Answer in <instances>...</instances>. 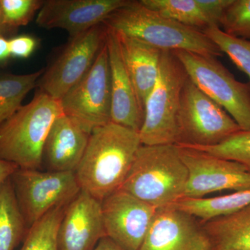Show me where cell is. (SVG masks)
Wrapping results in <instances>:
<instances>
[{
  "mask_svg": "<svg viewBox=\"0 0 250 250\" xmlns=\"http://www.w3.org/2000/svg\"><path fill=\"white\" fill-rule=\"evenodd\" d=\"M106 44L111 75V122L139 132L144 116L140 110L134 85L125 66L118 36L108 28Z\"/></svg>",
  "mask_w": 250,
  "mask_h": 250,
  "instance_id": "obj_16",
  "label": "cell"
},
{
  "mask_svg": "<svg viewBox=\"0 0 250 250\" xmlns=\"http://www.w3.org/2000/svg\"><path fill=\"white\" fill-rule=\"evenodd\" d=\"M116 34L140 110L144 116L146 100L159 76L163 51L143 41Z\"/></svg>",
  "mask_w": 250,
  "mask_h": 250,
  "instance_id": "obj_18",
  "label": "cell"
},
{
  "mask_svg": "<svg viewBox=\"0 0 250 250\" xmlns=\"http://www.w3.org/2000/svg\"><path fill=\"white\" fill-rule=\"evenodd\" d=\"M45 1V0H44ZM43 0H0L6 32L26 26L44 4Z\"/></svg>",
  "mask_w": 250,
  "mask_h": 250,
  "instance_id": "obj_27",
  "label": "cell"
},
{
  "mask_svg": "<svg viewBox=\"0 0 250 250\" xmlns=\"http://www.w3.org/2000/svg\"><path fill=\"white\" fill-rule=\"evenodd\" d=\"M250 205V188L211 198H184L174 205L205 223L222 215L229 214Z\"/></svg>",
  "mask_w": 250,
  "mask_h": 250,
  "instance_id": "obj_21",
  "label": "cell"
},
{
  "mask_svg": "<svg viewBox=\"0 0 250 250\" xmlns=\"http://www.w3.org/2000/svg\"><path fill=\"white\" fill-rule=\"evenodd\" d=\"M233 0H196L210 26L220 27V23L229 6Z\"/></svg>",
  "mask_w": 250,
  "mask_h": 250,
  "instance_id": "obj_29",
  "label": "cell"
},
{
  "mask_svg": "<svg viewBox=\"0 0 250 250\" xmlns=\"http://www.w3.org/2000/svg\"><path fill=\"white\" fill-rule=\"evenodd\" d=\"M91 133L73 118L62 114L54 121L43 151L49 171L75 172L83 158Z\"/></svg>",
  "mask_w": 250,
  "mask_h": 250,
  "instance_id": "obj_17",
  "label": "cell"
},
{
  "mask_svg": "<svg viewBox=\"0 0 250 250\" xmlns=\"http://www.w3.org/2000/svg\"><path fill=\"white\" fill-rule=\"evenodd\" d=\"M142 146L139 133L116 123L95 128L75 171L82 191L103 201L121 187Z\"/></svg>",
  "mask_w": 250,
  "mask_h": 250,
  "instance_id": "obj_1",
  "label": "cell"
},
{
  "mask_svg": "<svg viewBox=\"0 0 250 250\" xmlns=\"http://www.w3.org/2000/svg\"><path fill=\"white\" fill-rule=\"evenodd\" d=\"M187 180L176 145H142L119 189L159 209L184 198Z\"/></svg>",
  "mask_w": 250,
  "mask_h": 250,
  "instance_id": "obj_3",
  "label": "cell"
},
{
  "mask_svg": "<svg viewBox=\"0 0 250 250\" xmlns=\"http://www.w3.org/2000/svg\"><path fill=\"white\" fill-rule=\"evenodd\" d=\"M11 57L9 40L0 34V62L7 60Z\"/></svg>",
  "mask_w": 250,
  "mask_h": 250,
  "instance_id": "obj_33",
  "label": "cell"
},
{
  "mask_svg": "<svg viewBox=\"0 0 250 250\" xmlns=\"http://www.w3.org/2000/svg\"><path fill=\"white\" fill-rule=\"evenodd\" d=\"M129 0H45L36 18L39 27L62 29L71 39L99 24Z\"/></svg>",
  "mask_w": 250,
  "mask_h": 250,
  "instance_id": "obj_14",
  "label": "cell"
},
{
  "mask_svg": "<svg viewBox=\"0 0 250 250\" xmlns=\"http://www.w3.org/2000/svg\"><path fill=\"white\" fill-rule=\"evenodd\" d=\"M93 250H127L117 244L107 236L103 237Z\"/></svg>",
  "mask_w": 250,
  "mask_h": 250,
  "instance_id": "obj_32",
  "label": "cell"
},
{
  "mask_svg": "<svg viewBox=\"0 0 250 250\" xmlns=\"http://www.w3.org/2000/svg\"><path fill=\"white\" fill-rule=\"evenodd\" d=\"M139 250H211L200 221L174 206L159 208Z\"/></svg>",
  "mask_w": 250,
  "mask_h": 250,
  "instance_id": "obj_13",
  "label": "cell"
},
{
  "mask_svg": "<svg viewBox=\"0 0 250 250\" xmlns=\"http://www.w3.org/2000/svg\"><path fill=\"white\" fill-rule=\"evenodd\" d=\"M67 205L56 207L31 227L21 250H58L59 225Z\"/></svg>",
  "mask_w": 250,
  "mask_h": 250,
  "instance_id": "obj_24",
  "label": "cell"
},
{
  "mask_svg": "<svg viewBox=\"0 0 250 250\" xmlns=\"http://www.w3.org/2000/svg\"><path fill=\"white\" fill-rule=\"evenodd\" d=\"M183 147L193 148L223 159L235 161L244 166L250 172V131L241 130L224 142L212 147Z\"/></svg>",
  "mask_w": 250,
  "mask_h": 250,
  "instance_id": "obj_26",
  "label": "cell"
},
{
  "mask_svg": "<svg viewBox=\"0 0 250 250\" xmlns=\"http://www.w3.org/2000/svg\"><path fill=\"white\" fill-rule=\"evenodd\" d=\"M220 27L229 35L250 40V0H233Z\"/></svg>",
  "mask_w": 250,
  "mask_h": 250,
  "instance_id": "obj_28",
  "label": "cell"
},
{
  "mask_svg": "<svg viewBox=\"0 0 250 250\" xmlns=\"http://www.w3.org/2000/svg\"><path fill=\"white\" fill-rule=\"evenodd\" d=\"M177 146L188 170L184 198H203L213 192L250 188V172L238 163L193 148Z\"/></svg>",
  "mask_w": 250,
  "mask_h": 250,
  "instance_id": "obj_11",
  "label": "cell"
},
{
  "mask_svg": "<svg viewBox=\"0 0 250 250\" xmlns=\"http://www.w3.org/2000/svg\"><path fill=\"white\" fill-rule=\"evenodd\" d=\"M201 224L211 250H250V205Z\"/></svg>",
  "mask_w": 250,
  "mask_h": 250,
  "instance_id": "obj_19",
  "label": "cell"
},
{
  "mask_svg": "<svg viewBox=\"0 0 250 250\" xmlns=\"http://www.w3.org/2000/svg\"><path fill=\"white\" fill-rule=\"evenodd\" d=\"M189 79L228 112L242 131H250V82L237 80L216 57L187 52H173Z\"/></svg>",
  "mask_w": 250,
  "mask_h": 250,
  "instance_id": "obj_7",
  "label": "cell"
},
{
  "mask_svg": "<svg viewBox=\"0 0 250 250\" xmlns=\"http://www.w3.org/2000/svg\"><path fill=\"white\" fill-rule=\"evenodd\" d=\"M118 34L137 39L162 51H187L203 55H223L203 31L188 27L148 9L140 1H128L103 22Z\"/></svg>",
  "mask_w": 250,
  "mask_h": 250,
  "instance_id": "obj_2",
  "label": "cell"
},
{
  "mask_svg": "<svg viewBox=\"0 0 250 250\" xmlns=\"http://www.w3.org/2000/svg\"><path fill=\"white\" fill-rule=\"evenodd\" d=\"M27 231L10 177L0 184V250H15Z\"/></svg>",
  "mask_w": 250,
  "mask_h": 250,
  "instance_id": "obj_20",
  "label": "cell"
},
{
  "mask_svg": "<svg viewBox=\"0 0 250 250\" xmlns=\"http://www.w3.org/2000/svg\"><path fill=\"white\" fill-rule=\"evenodd\" d=\"M62 114L59 100L36 91L30 103L0 125V159L20 169L39 170L49 130Z\"/></svg>",
  "mask_w": 250,
  "mask_h": 250,
  "instance_id": "obj_4",
  "label": "cell"
},
{
  "mask_svg": "<svg viewBox=\"0 0 250 250\" xmlns=\"http://www.w3.org/2000/svg\"><path fill=\"white\" fill-rule=\"evenodd\" d=\"M157 208L118 189L102 201L106 236L127 250H139Z\"/></svg>",
  "mask_w": 250,
  "mask_h": 250,
  "instance_id": "obj_12",
  "label": "cell"
},
{
  "mask_svg": "<svg viewBox=\"0 0 250 250\" xmlns=\"http://www.w3.org/2000/svg\"><path fill=\"white\" fill-rule=\"evenodd\" d=\"M4 33H6V31H5L4 24H3L2 13H1V3H0V34L2 35Z\"/></svg>",
  "mask_w": 250,
  "mask_h": 250,
  "instance_id": "obj_34",
  "label": "cell"
},
{
  "mask_svg": "<svg viewBox=\"0 0 250 250\" xmlns=\"http://www.w3.org/2000/svg\"><path fill=\"white\" fill-rule=\"evenodd\" d=\"M202 31L250 80V40L229 35L217 26H210Z\"/></svg>",
  "mask_w": 250,
  "mask_h": 250,
  "instance_id": "obj_25",
  "label": "cell"
},
{
  "mask_svg": "<svg viewBox=\"0 0 250 250\" xmlns=\"http://www.w3.org/2000/svg\"><path fill=\"white\" fill-rule=\"evenodd\" d=\"M188 77L174 52L163 51L159 76L146 100L144 121L139 132L143 146L177 144V113Z\"/></svg>",
  "mask_w": 250,
  "mask_h": 250,
  "instance_id": "obj_5",
  "label": "cell"
},
{
  "mask_svg": "<svg viewBox=\"0 0 250 250\" xmlns=\"http://www.w3.org/2000/svg\"><path fill=\"white\" fill-rule=\"evenodd\" d=\"M177 146L212 147L241 131L220 105L188 77L181 93L177 116Z\"/></svg>",
  "mask_w": 250,
  "mask_h": 250,
  "instance_id": "obj_6",
  "label": "cell"
},
{
  "mask_svg": "<svg viewBox=\"0 0 250 250\" xmlns=\"http://www.w3.org/2000/svg\"><path fill=\"white\" fill-rule=\"evenodd\" d=\"M37 41L34 37L27 35L16 36L9 40L11 57L27 59L34 52Z\"/></svg>",
  "mask_w": 250,
  "mask_h": 250,
  "instance_id": "obj_30",
  "label": "cell"
},
{
  "mask_svg": "<svg viewBox=\"0 0 250 250\" xmlns=\"http://www.w3.org/2000/svg\"><path fill=\"white\" fill-rule=\"evenodd\" d=\"M11 180L28 229L51 210L68 205L81 191L75 172L19 168Z\"/></svg>",
  "mask_w": 250,
  "mask_h": 250,
  "instance_id": "obj_8",
  "label": "cell"
},
{
  "mask_svg": "<svg viewBox=\"0 0 250 250\" xmlns=\"http://www.w3.org/2000/svg\"><path fill=\"white\" fill-rule=\"evenodd\" d=\"M141 4L161 16L188 27L204 31L210 27L196 0H140Z\"/></svg>",
  "mask_w": 250,
  "mask_h": 250,
  "instance_id": "obj_23",
  "label": "cell"
},
{
  "mask_svg": "<svg viewBox=\"0 0 250 250\" xmlns=\"http://www.w3.org/2000/svg\"><path fill=\"white\" fill-rule=\"evenodd\" d=\"M106 28L99 24L72 38L38 81L39 90L60 101L92 67L106 41Z\"/></svg>",
  "mask_w": 250,
  "mask_h": 250,
  "instance_id": "obj_10",
  "label": "cell"
},
{
  "mask_svg": "<svg viewBox=\"0 0 250 250\" xmlns=\"http://www.w3.org/2000/svg\"><path fill=\"white\" fill-rule=\"evenodd\" d=\"M18 169L16 164L0 159V184L9 179Z\"/></svg>",
  "mask_w": 250,
  "mask_h": 250,
  "instance_id": "obj_31",
  "label": "cell"
},
{
  "mask_svg": "<svg viewBox=\"0 0 250 250\" xmlns=\"http://www.w3.org/2000/svg\"><path fill=\"white\" fill-rule=\"evenodd\" d=\"M104 236L102 202L81 190L59 225L58 250H93Z\"/></svg>",
  "mask_w": 250,
  "mask_h": 250,
  "instance_id": "obj_15",
  "label": "cell"
},
{
  "mask_svg": "<svg viewBox=\"0 0 250 250\" xmlns=\"http://www.w3.org/2000/svg\"><path fill=\"white\" fill-rule=\"evenodd\" d=\"M45 69L24 75H0V125L22 106L26 95L37 85Z\"/></svg>",
  "mask_w": 250,
  "mask_h": 250,
  "instance_id": "obj_22",
  "label": "cell"
},
{
  "mask_svg": "<svg viewBox=\"0 0 250 250\" xmlns=\"http://www.w3.org/2000/svg\"><path fill=\"white\" fill-rule=\"evenodd\" d=\"M60 103L63 114L90 133L111 123V75L106 41L90 70L62 97Z\"/></svg>",
  "mask_w": 250,
  "mask_h": 250,
  "instance_id": "obj_9",
  "label": "cell"
}]
</instances>
